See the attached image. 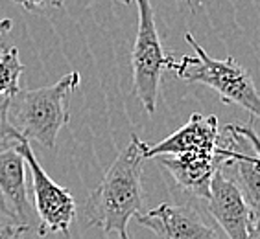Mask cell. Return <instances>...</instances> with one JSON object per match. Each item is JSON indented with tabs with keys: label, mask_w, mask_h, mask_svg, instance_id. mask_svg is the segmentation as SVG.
Segmentation results:
<instances>
[{
	"label": "cell",
	"mask_w": 260,
	"mask_h": 239,
	"mask_svg": "<svg viewBox=\"0 0 260 239\" xmlns=\"http://www.w3.org/2000/svg\"><path fill=\"white\" fill-rule=\"evenodd\" d=\"M142 147L144 142L131 135L129 144L118 153L85 203L89 224L98 226L105 235L116 234L120 239H129L127 224L144 203L142 168L146 158Z\"/></svg>",
	"instance_id": "cell-1"
},
{
	"label": "cell",
	"mask_w": 260,
	"mask_h": 239,
	"mask_svg": "<svg viewBox=\"0 0 260 239\" xmlns=\"http://www.w3.org/2000/svg\"><path fill=\"white\" fill-rule=\"evenodd\" d=\"M80 81V72H70L50 87L19 89L8 101L10 125L22 140L54 149L59 131L70 122L69 96Z\"/></svg>",
	"instance_id": "cell-2"
},
{
	"label": "cell",
	"mask_w": 260,
	"mask_h": 239,
	"mask_svg": "<svg viewBox=\"0 0 260 239\" xmlns=\"http://www.w3.org/2000/svg\"><path fill=\"white\" fill-rule=\"evenodd\" d=\"M185 39L196 55H183L181 59H174L168 70H174L175 75L183 81L210 87L220 94L223 103L238 105L260 120V94L249 72L235 57H210L190 33H186Z\"/></svg>",
	"instance_id": "cell-3"
},
{
	"label": "cell",
	"mask_w": 260,
	"mask_h": 239,
	"mask_svg": "<svg viewBox=\"0 0 260 239\" xmlns=\"http://www.w3.org/2000/svg\"><path fill=\"white\" fill-rule=\"evenodd\" d=\"M139 10V26L133 52H131V72H133V94L139 98L148 114L157 109L160 81L170 63L174 61L162 48L151 0H135Z\"/></svg>",
	"instance_id": "cell-4"
},
{
	"label": "cell",
	"mask_w": 260,
	"mask_h": 239,
	"mask_svg": "<svg viewBox=\"0 0 260 239\" xmlns=\"http://www.w3.org/2000/svg\"><path fill=\"white\" fill-rule=\"evenodd\" d=\"M15 149L22 154L31 175V189H34L35 212L39 217L37 234L45 237L48 234L69 235L70 224L76 219V201L69 189L59 186L48 177L39 160L35 158L28 140H20Z\"/></svg>",
	"instance_id": "cell-5"
},
{
	"label": "cell",
	"mask_w": 260,
	"mask_h": 239,
	"mask_svg": "<svg viewBox=\"0 0 260 239\" xmlns=\"http://www.w3.org/2000/svg\"><path fill=\"white\" fill-rule=\"evenodd\" d=\"M207 210L209 214L218 221L223 232L229 239H244L249 232L253 223L249 208L245 205L240 189L223 171L218 170L212 175L209 186V197H207Z\"/></svg>",
	"instance_id": "cell-6"
},
{
	"label": "cell",
	"mask_w": 260,
	"mask_h": 239,
	"mask_svg": "<svg viewBox=\"0 0 260 239\" xmlns=\"http://www.w3.org/2000/svg\"><path fill=\"white\" fill-rule=\"evenodd\" d=\"M220 145V125L218 116H203L200 112L188 118L181 129L160 140L159 144H146L142 147L144 158H157L162 154L200 153V151H216Z\"/></svg>",
	"instance_id": "cell-7"
},
{
	"label": "cell",
	"mask_w": 260,
	"mask_h": 239,
	"mask_svg": "<svg viewBox=\"0 0 260 239\" xmlns=\"http://www.w3.org/2000/svg\"><path fill=\"white\" fill-rule=\"evenodd\" d=\"M135 217L137 223L155 232L159 239H221L190 206L162 203Z\"/></svg>",
	"instance_id": "cell-8"
},
{
	"label": "cell",
	"mask_w": 260,
	"mask_h": 239,
	"mask_svg": "<svg viewBox=\"0 0 260 239\" xmlns=\"http://www.w3.org/2000/svg\"><path fill=\"white\" fill-rule=\"evenodd\" d=\"M0 210L11 224L24 230L30 228L26 162L15 147L0 151Z\"/></svg>",
	"instance_id": "cell-9"
},
{
	"label": "cell",
	"mask_w": 260,
	"mask_h": 239,
	"mask_svg": "<svg viewBox=\"0 0 260 239\" xmlns=\"http://www.w3.org/2000/svg\"><path fill=\"white\" fill-rule=\"evenodd\" d=\"M157 158H159V164L174 177V180L181 188L200 199H207L212 175L218 170L223 154H221V147L218 145L216 151L162 154Z\"/></svg>",
	"instance_id": "cell-10"
},
{
	"label": "cell",
	"mask_w": 260,
	"mask_h": 239,
	"mask_svg": "<svg viewBox=\"0 0 260 239\" xmlns=\"http://www.w3.org/2000/svg\"><path fill=\"white\" fill-rule=\"evenodd\" d=\"M223 158L220 162V170L229 177L240 189L245 205L249 208L251 219L260 223V160L258 156H251L238 149V142L231 133L225 140L220 142Z\"/></svg>",
	"instance_id": "cell-11"
},
{
	"label": "cell",
	"mask_w": 260,
	"mask_h": 239,
	"mask_svg": "<svg viewBox=\"0 0 260 239\" xmlns=\"http://www.w3.org/2000/svg\"><path fill=\"white\" fill-rule=\"evenodd\" d=\"M24 72V65L19 59V50L11 46L0 55V96L10 98L20 89V74Z\"/></svg>",
	"instance_id": "cell-12"
},
{
	"label": "cell",
	"mask_w": 260,
	"mask_h": 239,
	"mask_svg": "<svg viewBox=\"0 0 260 239\" xmlns=\"http://www.w3.org/2000/svg\"><path fill=\"white\" fill-rule=\"evenodd\" d=\"M8 101H10V98L0 96V151L15 147L22 140L8 122Z\"/></svg>",
	"instance_id": "cell-13"
},
{
	"label": "cell",
	"mask_w": 260,
	"mask_h": 239,
	"mask_svg": "<svg viewBox=\"0 0 260 239\" xmlns=\"http://www.w3.org/2000/svg\"><path fill=\"white\" fill-rule=\"evenodd\" d=\"M30 13H45L50 10H61L65 0H13Z\"/></svg>",
	"instance_id": "cell-14"
},
{
	"label": "cell",
	"mask_w": 260,
	"mask_h": 239,
	"mask_svg": "<svg viewBox=\"0 0 260 239\" xmlns=\"http://www.w3.org/2000/svg\"><path fill=\"white\" fill-rule=\"evenodd\" d=\"M227 131H231V133H235L236 136H240L242 140H245V142L255 149L256 156H258V160H260V138L249 125H227Z\"/></svg>",
	"instance_id": "cell-15"
},
{
	"label": "cell",
	"mask_w": 260,
	"mask_h": 239,
	"mask_svg": "<svg viewBox=\"0 0 260 239\" xmlns=\"http://www.w3.org/2000/svg\"><path fill=\"white\" fill-rule=\"evenodd\" d=\"M22 234H26L24 228L15 226V224H0V239H19Z\"/></svg>",
	"instance_id": "cell-16"
},
{
	"label": "cell",
	"mask_w": 260,
	"mask_h": 239,
	"mask_svg": "<svg viewBox=\"0 0 260 239\" xmlns=\"http://www.w3.org/2000/svg\"><path fill=\"white\" fill-rule=\"evenodd\" d=\"M244 239H260V223L253 221L249 226V232H247V235Z\"/></svg>",
	"instance_id": "cell-17"
},
{
	"label": "cell",
	"mask_w": 260,
	"mask_h": 239,
	"mask_svg": "<svg viewBox=\"0 0 260 239\" xmlns=\"http://www.w3.org/2000/svg\"><path fill=\"white\" fill-rule=\"evenodd\" d=\"M11 26H13L11 19H0V37H2V35H4L6 31H10Z\"/></svg>",
	"instance_id": "cell-18"
},
{
	"label": "cell",
	"mask_w": 260,
	"mask_h": 239,
	"mask_svg": "<svg viewBox=\"0 0 260 239\" xmlns=\"http://www.w3.org/2000/svg\"><path fill=\"white\" fill-rule=\"evenodd\" d=\"M122 2H124V4H131V2H133V0H122Z\"/></svg>",
	"instance_id": "cell-19"
},
{
	"label": "cell",
	"mask_w": 260,
	"mask_h": 239,
	"mask_svg": "<svg viewBox=\"0 0 260 239\" xmlns=\"http://www.w3.org/2000/svg\"><path fill=\"white\" fill-rule=\"evenodd\" d=\"M179 2H183V0H179Z\"/></svg>",
	"instance_id": "cell-20"
}]
</instances>
